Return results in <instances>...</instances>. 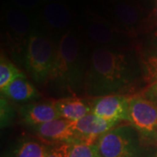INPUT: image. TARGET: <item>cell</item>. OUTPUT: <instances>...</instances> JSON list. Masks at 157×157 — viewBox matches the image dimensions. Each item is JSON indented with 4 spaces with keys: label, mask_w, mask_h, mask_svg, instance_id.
<instances>
[{
    "label": "cell",
    "mask_w": 157,
    "mask_h": 157,
    "mask_svg": "<svg viewBox=\"0 0 157 157\" xmlns=\"http://www.w3.org/2000/svg\"><path fill=\"white\" fill-rule=\"evenodd\" d=\"M139 75L134 57L108 47H96L90 57L84 90L96 97L117 94L134 86Z\"/></svg>",
    "instance_id": "1"
},
{
    "label": "cell",
    "mask_w": 157,
    "mask_h": 157,
    "mask_svg": "<svg viewBox=\"0 0 157 157\" xmlns=\"http://www.w3.org/2000/svg\"><path fill=\"white\" fill-rule=\"evenodd\" d=\"M86 70L80 43L73 31L63 34L56 46V56L50 81L72 94L84 89Z\"/></svg>",
    "instance_id": "2"
},
{
    "label": "cell",
    "mask_w": 157,
    "mask_h": 157,
    "mask_svg": "<svg viewBox=\"0 0 157 157\" xmlns=\"http://www.w3.org/2000/svg\"><path fill=\"white\" fill-rule=\"evenodd\" d=\"M56 56V47L48 37L32 32L26 43L25 65L30 76L38 84L50 81Z\"/></svg>",
    "instance_id": "3"
},
{
    "label": "cell",
    "mask_w": 157,
    "mask_h": 157,
    "mask_svg": "<svg viewBox=\"0 0 157 157\" xmlns=\"http://www.w3.org/2000/svg\"><path fill=\"white\" fill-rule=\"evenodd\" d=\"M95 145L100 157H143L139 133L131 125L111 129L96 140Z\"/></svg>",
    "instance_id": "4"
},
{
    "label": "cell",
    "mask_w": 157,
    "mask_h": 157,
    "mask_svg": "<svg viewBox=\"0 0 157 157\" xmlns=\"http://www.w3.org/2000/svg\"><path fill=\"white\" fill-rule=\"evenodd\" d=\"M128 121L144 137H153L157 132V104L145 96L129 98Z\"/></svg>",
    "instance_id": "5"
},
{
    "label": "cell",
    "mask_w": 157,
    "mask_h": 157,
    "mask_svg": "<svg viewBox=\"0 0 157 157\" xmlns=\"http://www.w3.org/2000/svg\"><path fill=\"white\" fill-rule=\"evenodd\" d=\"M129 97L121 94L100 96L90 105L92 113L108 121H128Z\"/></svg>",
    "instance_id": "6"
},
{
    "label": "cell",
    "mask_w": 157,
    "mask_h": 157,
    "mask_svg": "<svg viewBox=\"0 0 157 157\" xmlns=\"http://www.w3.org/2000/svg\"><path fill=\"white\" fill-rule=\"evenodd\" d=\"M117 121H108L90 113L85 117L73 122V129L78 142L94 143L103 134L114 128Z\"/></svg>",
    "instance_id": "7"
},
{
    "label": "cell",
    "mask_w": 157,
    "mask_h": 157,
    "mask_svg": "<svg viewBox=\"0 0 157 157\" xmlns=\"http://www.w3.org/2000/svg\"><path fill=\"white\" fill-rule=\"evenodd\" d=\"M73 122L66 119H57L33 127L34 131L42 140L49 142L73 143L78 139L73 129Z\"/></svg>",
    "instance_id": "8"
},
{
    "label": "cell",
    "mask_w": 157,
    "mask_h": 157,
    "mask_svg": "<svg viewBox=\"0 0 157 157\" xmlns=\"http://www.w3.org/2000/svg\"><path fill=\"white\" fill-rule=\"evenodd\" d=\"M20 115L23 121L32 127H36L60 118L54 106V102L27 104L21 107Z\"/></svg>",
    "instance_id": "9"
},
{
    "label": "cell",
    "mask_w": 157,
    "mask_h": 157,
    "mask_svg": "<svg viewBox=\"0 0 157 157\" xmlns=\"http://www.w3.org/2000/svg\"><path fill=\"white\" fill-rule=\"evenodd\" d=\"M2 94L9 98L10 100L17 102L36 100L39 97L38 90L32 84L25 75L21 73L9 85L3 92Z\"/></svg>",
    "instance_id": "10"
},
{
    "label": "cell",
    "mask_w": 157,
    "mask_h": 157,
    "mask_svg": "<svg viewBox=\"0 0 157 157\" xmlns=\"http://www.w3.org/2000/svg\"><path fill=\"white\" fill-rule=\"evenodd\" d=\"M54 106L60 118L71 121H77L92 113L91 106L78 98L59 100L54 101Z\"/></svg>",
    "instance_id": "11"
},
{
    "label": "cell",
    "mask_w": 157,
    "mask_h": 157,
    "mask_svg": "<svg viewBox=\"0 0 157 157\" xmlns=\"http://www.w3.org/2000/svg\"><path fill=\"white\" fill-rule=\"evenodd\" d=\"M6 22L11 33L17 39L30 37L32 33V20L19 8H9L6 11Z\"/></svg>",
    "instance_id": "12"
},
{
    "label": "cell",
    "mask_w": 157,
    "mask_h": 157,
    "mask_svg": "<svg viewBox=\"0 0 157 157\" xmlns=\"http://www.w3.org/2000/svg\"><path fill=\"white\" fill-rule=\"evenodd\" d=\"M43 17L45 23L53 29L62 30L71 22V13L67 6L59 2H50L43 8Z\"/></svg>",
    "instance_id": "13"
},
{
    "label": "cell",
    "mask_w": 157,
    "mask_h": 157,
    "mask_svg": "<svg viewBox=\"0 0 157 157\" xmlns=\"http://www.w3.org/2000/svg\"><path fill=\"white\" fill-rule=\"evenodd\" d=\"M87 33L91 39L100 44H109L114 37L113 31L108 25L98 21L90 24Z\"/></svg>",
    "instance_id": "14"
},
{
    "label": "cell",
    "mask_w": 157,
    "mask_h": 157,
    "mask_svg": "<svg viewBox=\"0 0 157 157\" xmlns=\"http://www.w3.org/2000/svg\"><path fill=\"white\" fill-rule=\"evenodd\" d=\"M115 17L125 25H135L139 20V11L135 6L128 3H119L113 6Z\"/></svg>",
    "instance_id": "15"
},
{
    "label": "cell",
    "mask_w": 157,
    "mask_h": 157,
    "mask_svg": "<svg viewBox=\"0 0 157 157\" xmlns=\"http://www.w3.org/2000/svg\"><path fill=\"white\" fill-rule=\"evenodd\" d=\"M48 147L33 140L22 142L14 153L13 157H46Z\"/></svg>",
    "instance_id": "16"
},
{
    "label": "cell",
    "mask_w": 157,
    "mask_h": 157,
    "mask_svg": "<svg viewBox=\"0 0 157 157\" xmlns=\"http://www.w3.org/2000/svg\"><path fill=\"white\" fill-rule=\"evenodd\" d=\"M21 73L22 72H20L14 64H12L11 61H9L8 59L2 57L1 62H0V90L1 92H3L6 89V87Z\"/></svg>",
    "instance_id": "17"
},
{
    "label": "cell",
    "mask_w": 157,
    "mask_h": 157,
    "mask_svg": "<svg viewBox=\"0 0 157 157\" xmlns=\"http://www.w3.org/2000/svg\"><path fill=\"white\" fill-rule=\"evenodd\" d=\"M68 157H100L95 142L69 143Z\"/></svg>",
    "instance_id": "18"
},
{
    "label": "cell",
    "mask_w": 157,
    "mask_h": 157,
    "mask_svg": "<svg viewBox=\"0 0 157 157\" xmlns=\"http://www.w3.org/2000/svg\"><path fill=\"white\" fill-rule=\"evenodd\" d=\"M14 116V113L12 108L6 101L5 97L1 96L0 100V122L1 128H6L11 124Z\"/></svg>",
    "instance_id": "19"
},
{
    "label": "cell",
    "mask_w": 157,
    "mask_h": 157,
    "mask_svg": "<svg viewBox=\"0 0 157 157\" xmlns=\"http://www.w3.org/2000/svg\"><path fill=\"white\" fill-rule=\"evenodd\" d=\"M145 69L147 71V78L151 84L157 80V53L149 56L145 61Z\"/></svg>",
    "instance_id": "20"
},
{
    "label": "cell",
    "mask_w": 157,
    "mask_h": 157,
    "mask_svg": "<svg viewBox=\"0 0 157 157\" xmlns=\"http://www.w3.org/2000/svg\"><path fill=\"white\" fill-rule=\"evenodd\" d=\"M68 149L69 143H61L48 148L46 157H68Z\"/></svg>",
    "instance_id": "21"
},
{
    "label": "cell",
    "mask_w": 157,
    "mask_h": 157,
    "mask_svg": "<svg viewBox=\"0 0 157 157\" xmlns=\"http://www.w3.org/2000/svg\"><path fill=\"white\" fill-rule=\"evenodd\" d=\"M19 9H33L39 6L41 0H11Z\"/></svg>",
    "instance_id": "22"
},
{
    "label": "cell",
    "mask_w": 157,
    "mask_h": 157,
    "mask_svg": "<svg viewBox=\"0 0 157 157\" xmlns=\"http://www.w3.org/2000/svg\"><path fill=\"white\" fill-rule=\"evenodd\" d=\"M145 97L157 104V80L152 82L145 92Z\"/></svg>",
    "instance_id": "23"
},
{
    "label": "cell",
    "mask_w": 157,
    "mask_h": 157,
    "mask_svg": "<svg viewBox=\"0 0 157 157\" xmlns=\"http://www.w3.org/2000/svg\"><path fill=\"white\" fill-rule=\"evenodd\" d=\"M152 19L155 23L157 24V0H156V5H155V7L154 9V11L152 12Z\"/></svg>",
    "instance_id": "24"
},
{
    "label": "cell",
    "mask_w": 157,
    "mask_h": 157,
    "mask_svg": "<svg viewBox=\"0 0 157 157\" xmlns=\"http://www.w3.org/2000/svg\"><path fill=\"white\" fill-rule=\"evenodd\" d=\"M155 137H156V140H157V132H156V135H155Z\"/></svg>",
    "instance_id": "25"
},
{
    "label": "cell",
    "mask_w": 157,
    "mask_h": 157,
    "mask_svg": "<svg viewBox=\"0 0 157 157\" xmlns=\"http://www.w3.org/2000/svg\"><path fill=\"white\" fill-rule=\"evenodd\" d=\"M45 1H52V0H45Z\"/></svg>",
    "instance_id": "26"
},
{
    "label": "cell",
    "mask_w": 157,
    "mask_h": 157,
    "mask_svg": "<svg viewBox=\"0 0 157 157\" xmlns=\"http://www.w3.org/2000/svg\"><path fill=\"white\" fill-rule=\"evenodd\" d=\"M156 157H157V156H156Z\"/></svg>",
    "instance_id": "27"
}]
</instances>
